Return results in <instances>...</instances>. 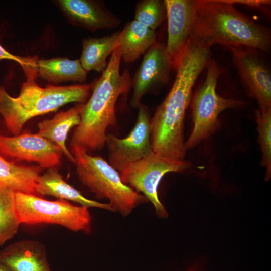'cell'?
<instances>
[{"label":"cell","mask_w":271,"mask_h":271,"mask_svg":"<svg viewBox=\"0 0 271 271\" xmlns=\"http://www.w3.org/2000/svg\"><path fill=\"white\" fill-rule=\"evenodd\" d=\"M210 47L190 37L178 61L175 81L150 120L153 151L167 159L184 161L185 113L198 76L211 61Z\"/></svg>","instance_id":"6da1fadb"},{"label":"cell","mask_w":271,"mask_h":271,"mask_svg":"<svg viewBox=\"0 0 271 271\" xmlns=\"http://www.w3.org/2000/svg\"><path fill=\"white\" fill-rule=\"evenodd\" d=\"M121 60L117 47L96 82L90 98L83 104L80 122L73 133L70 147H79L88 153L105 146L106 132L117 122L116 102L120 96L128 94L131 84L128 70L120 73Z\"/></svg>","instance_id":"7a4b0ae2"},{"label":"cell","mask_w":271,"mask_h":271,"mask_svg":"<svg viewBox=\"0 0 271 271\" xmlns=\"http://www.w3.org/2000/svg\"><path fill=\"white\" fill-rule=\"evenodd\" d=\"M191 37L211 47L244 46L269 51L270 30L252 21L227 0H195Z\"/></svg>","instance_id":"3957f363"},{"label":"cell","mask_w":271,"mask_h":271,"mask_svg":"<svg viewBox=\"0 0 271 271\" xmlns=\"http://www.w3.org/2000/svg\"><path fill=\"white\" fill-rule=\"evenodd\" d=\"M91 88L88 84L43 88L37 84L35 78H27L17 97L0 87V115L8 130L17 136L33 117L55 111L69 103H85Z\"/></svg>","instance_id":"277c9868"},{"label":"cell","mask_w":271,"mask_h":271,"mask_svg":"<svg viewBox=\"0 0 271 271\" xmlns=\"http://www.w3.org/2000/svg\"><path fill=\"white\" fill-rule=\"evenodd\" d=\"M79 180L97 199H106L114 212L128 216L137 207L148 202L122 181L119 172L100 156H94L82 148L70 147Z\"/></svg>","instance_id":"5b68a950"},{"label":"cell","mask_w":271,"mask_h":271,"mask_svg":"<svg viewBox=\"0 0 271 271\" xmlns=\"http://www.w3.org/2000/svg\"><path fill=\"white\" fill-rule=\"evenodd\" d=\"M15 197L20 224H56L73 231L91 232L92 219L87 207L65 200L50 201L31 194L16 192Z\"/></svg>","instance_id":"8992f818"},{"label":"cell","mask_w":271,"mask_h":271,"mask_svg":"<svg viewBox=\"0 0 271 271\" xmlns=\"http://www.w3.org/2000/svg\"><path fill=\"white\" fill-rule=\"evenodd\" d=\"M206 79L195 93L191 108L193 127L186 143V150L194 148L209 137L217 129L218 116L224 110L242 106V101L224 98L216 91L221 69L217 62L211 61L207 66Z\"/></svg>","instance_id":"52a82bcc"},{"label":"cell","mask_w":271,"mask_h":271,"mask_svg":"<svg viewBox=\"0 0 271 271\" xmlns=\"http://www.w3.org/2000/svg\"><path fill=\"white\" fill-rule=\"evenodd\" d=\"M190 166L191 163L185 160L172 161L152 151L129 164L119 173L124 184L146 197L153 204L157 215L165 218L168 213L158 197V185L166 174L182 172Z\"/></svg>","instance_id":"ba28073f"},{"label":"cell","mask_w":271,"mask_h":271,"mask_svg":"<svg viewBox=\"0 0 271 271\" xmlns=\"http://www.w3.org/2000/svg\"><path fill=\"white\" fill-rule=\"evenodd\" d=\"M138 108L137 121L126 137L121 139L107 134L106 139L108 163L118 172L153 151L150 142L151 119L148 107L141 103Z\"/></svg>","instance_id":"9c48e42d"},{"label":"cell","mask_w":271,"mask_h":271,"mask_svg":"<svg viewBox=\"0 0 271 271\" xmlns=\"http://www.w3.org/2000/svg\"><path fill=\"white\" fill-rule=\"evenodd\" d=\"M0 153L17 161L36 162L47 169L59 165L63 154L54 142L27 132L10 137L0 136Z\"/></svg>","instance_id":"30bf717a"},{"label":"cell","mask_w":271,"mask_h":271,"mask_svg":"<svg viewBox=\"0 0 271 271\" xmlns=\"http://www.w3.org/2000/svg\"><path fill=\"white\" fill-rule=\"evenodd\" d=\"M239 74L257 101L259 109H271L270 74L255 49L244 46H230Z\"/></svg>","instance_id":"8fae6325"},{"label":"cell","mask_w":271,"mask_h":271,"mask_svg":"<svg viewBox=\"0 0 271 271\" xmlns=\"http://www.w3.org/2000/svg\"><path fill=\"white\" fill-rule=\"evenodd\" d=\"M172 66L166 45L156 42L147 51L142 63L131 80L133 94L130 102L138 108L142 97L154 85L166 82Z\"/></svg>","instance_id":"7c38bea8"},{"label":"cell","mask_w":271,"mask_h":271,"mask_svg":"<svg viewBox=\"0 0 271 271\" xmlns=\"http://www.w3.org/2000/svg\"><path fill=\"white\" fill-rule=\"evenodd\" d=\"M168 20L166 50L175 69L178 61L191 36L195 0H165Z\"/></svg>","instance_id":"4fadbf2b"},{"label":"cell","mask_w":271,"mask_h":271,"mask_svg":"<svg viewBox=\"0 0 271 271\" xmlns=\"http://www.w3.org/2000/svg\"><path fill=\"white\" fill-rule=\"evenodd\" d=\"M0 261L13 271H52L46 249L40 242L23 240L0 251Z\"/></svg>","instance_id":"5bb4252c"},{"label":"cell","mask_w":271,"mask_h":271,"mask_svg":"<svg viewBox=\"0 0 271 271\" xmlns=\"http://www.w3.org/2000/svg\"><path fill=\"white\" fill-rule=\"evenodd\" d=\"M58 3L75 24L91 31L113 29L120 24V19L104 6L90 1L61 0Z\"/></svg>","instance_id":"9a60e30c"},{"label":"cell","mask_w":271,"mask_h":271,"mask_svg":"<svg viewBox=\"0 0 271 271\" xmlns=\"http://www.w3.org/2000/svg\"><path fill=\"white\" fill-rule=\"evenodd\" d=\"M36 193L38 196H51L58 199L73 201L88 208L94 207L114 212L108 203L100 202L84 197L63 179L56 167L47 169L40 175Z\"/></svg>","instance_id":"2e32d148"},{"label":"cell","mask_w":271,"mask_h":271,"mask_svg":"<svg viewBox=\"0 0 271 271\" xmlns=\"http://www.w3.org/2000/svg\"><path fill=\"white\" fill-rule=\"evenodd\" d=\"M82 106L83 104H79L66 111L57 113L51 119L38 123L37 133L59 146L63 154L74 164L75 160L66 147V140L71 129L80 123Z\"/></svg>","instance_id":"e0dca14e"},{"label":"cell","mask_w":271,"mask_h":271,"mask_svg":"<svg viewBox=\"0 0 271 271\" xmlns=\"http://www.w3.org/2000/svg\"><path fill=\"white\" fill-rule=\"evenodd\" d=\"M157 34L134 20L125 25L118 34V48L121 59L125 63L137 60L156 42Z\"/></svg>","instance_id":"ac0fdd59"},{"label":"cell","mask_w":271,"mask_h":271,"mask_svg":"<svg viewBox=\"0 0 271 271\" xmlns=\"http://www.w3.org/2000/svg\"><path fill=\"white\" fill-rule=\"evenodd\" d=\"M42 170L39 166L16 164L0 156V188L37 195V181Z\"/></svg>","instance_id":"d6986e66"},{"label":"cell","mask_w":271,"mask_h":271,"mask_svg":"<svg viewBox=\"0 0 271 271\" xmlns=\"http://www.w3.org/2000/svg\"><path fill=\"white\" fill-rule=\"evenodd\" d=\"M119 32L101 38L83 40L82 52L79 59L82 67L87 72H103L106 68L107 57L118 46Z\"/></svg>","instance_id":"ffe728a7"},{"label":"cell","mask_w":271,"mask_h":271,"mask_svg":"<svg viewBox=\"0 0 271 271\" xmlns=\"http://www.w3.org/2000/svg\"><path fill=\"white\" fill-rule=\"evenodd\" d=\"M37 72L39 77L54 83L65 81L83 82L88 73L79 60L65 58L38 60Z\"/></svg>","instance_id":"44dd1931"},{"label":"cell","mask_w":271,"mask_h":271,"mask_svg":"<svg viewBox=\"0 0 271 271\" xmlns=\"http://www.w3.org/2000/svg\"><path fill=\"white\" fill-rule=\"evenodd\" d=\"M16 192L0 188V246L12 239L21 224L16 209Z\"/></svg>","instance_id":"7402d4cb"},{"label":"cell","mask_w":271,"mask_h":271,"mask_svg":"<svg viewBox=\"0 0 271 271\" xmlns=\"http://www.w3.org/2000/svg\"><path fill=\"white\" fill-rule=\"evenodd\" d=\"M134 18L136 21L155 31L167 18L164 1H140L136 6Z\"/></svg>","instance_id":"603a6c76"},{"label":"cell","mask_w":271,"mask_h":271,"mask_svg":"<svg viewBox=\"0 0 271 271\" xmlns=\"http://www.w3.org/2000/svg\"><path fill=\"white\" fill-rule=\"evenodd\" d=\"M258 143L262 151L261 164L266 169V180L271 175V109L255 111Z\"/></svg>","instance_id":"cb8c5ba5"},{"label":"cell","mask_w":271,"mask_h":271,"mask_svg":"<svg viewBox=\"0 0 271 271\" xmlns=\"http://www.w3.org/2000/svg\"><path fill=\"white\" fill-rule=\"evenodd\" d=\"M12 60L19 63L23 69L25 74L37 71L38 60L35 57H22L8 52L0 45V60Z\"/></svg>","instance_id":"d4e9b609"},{"label":"cell","mask_w":271,"mask_h":271,"mask_svg":"<svg viewBox=\"0 0 271 271\" xmlns=\"http://www.w3.org/2000/svg\"><path fill=\"white\" fill-rule=\"evenodd\" d=\"M227 1L233 5L238 4L265 10V7L270 5L271 3V1L268 0H227Z\"/></svg>","instance_id":"484cf974"},{"label":"cell","mask_w":271,"mask_h":271,"mask_svg":"<svg viewBox=\"0 0 271 271\" xmlns=\"http://www.w3.org/2000/svg\"><path fill=\"white\" fill-rule=\"evenodd\" d=\"M0 271H13L7 265L0 261Z\"/></svg>","instance_id":"4316f807"},{"label":"cell","mask_w":271,"mask_h":271,"mask_svg":"<svg viewBox=\"0 0 271 271\" xmlns=\"http://www.w3.org/2000/svg\"><path fill=\"white\" fill-rule=\"evenodd\" d=\"M188 271H195L194 269L193 268H190L188 270Z\"/></svg>","instance_id":"83f0119b"}]
</instances>
